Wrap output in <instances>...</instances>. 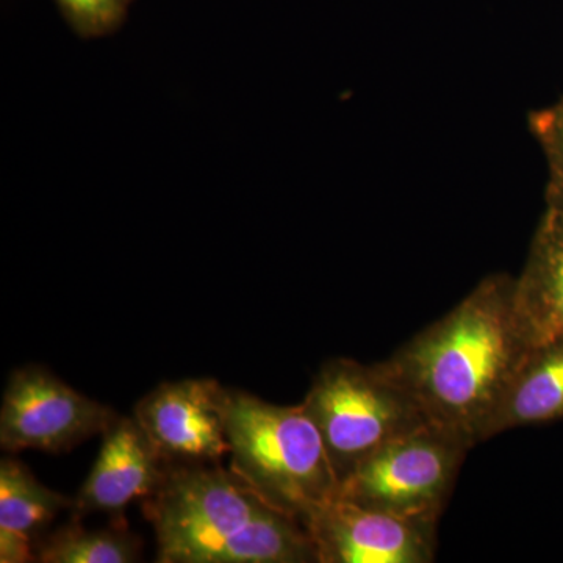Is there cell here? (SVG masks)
<instances>
[{
    "label": "cell",
    "instance_id": "obj_11",
    "mask_svg": "<svg viewBox=\"0 0 563 563\" xmlns=\"http://www.w3.org/2000/svg\"><path fill=\"white\" fill-rule=\"evenodd\" d=\"M515 302L533 343L563 336V210L547 206L515 279Z\"/></svg>",
    "mask_w": 563,
    "mask_h": 563
},
{
    "label": "cell",
    "instance_id": "obj_1",
    "mask_svg": "<svg viewBox=\"0 0 563 563\" xmlns=\"http://www.w3.org/2000/svg\"><path fill=\"white\" fill-rule=\"evenodd\" d=\"M533 344L515 302L514 277L493 274L385 363L429 421L474 446L485 442L488 422Z\"/></svg>",
    "mask_w": 563,
    "mask_h": 563
},
{
    "label": "cell",
    "instance_id": "obj_12",
    "mask_svg": "<svg viewBox=\"0 0 563 563\" xmlns=\"http://www.w3.org/2000/svg\"><path fill=\"white\" fill-rule=\"evenodd\" d=\"M563 420V336L533 344L496 407L485 440L510 429Z\"/></svg>",
    "mask_w": 563,
    "mask_h": 563
},
{
    "label": "cell",
    "instance_id": "obj_7",
    "mask_svg": "<svg viewBox=\"0 0 563 563\" xmlns=\"http://www.w3.org/2000/svg\"><path fill=\"white\" fill-rule=\"evenodd\" d=\"M228 407V388L196 377L158 385L140 399L133 417L166 465H202L231 454Z\"/></svg>",
    "mask_w": 563,
    "mask_h": 563
},
{
    "label": "cell",
    "instance_id": "obj_2",
    "mask_svg": "<svg viewBox=\"0 0 563 563\" xmlns=\"http://www.w3.org/2000/svg\"><path fill=\"white\" fill-rule=\"evenodd\" d=\"M143 512L161 563H318L306 525L218 463L168 465Z\"/></svg>",
    "mask_w": 563,
    "mask_h": 563
},
{
    "label": "cell",
    "instance_id": "obj_5",
    "mask_svg": "<svg viewBox=\"0 0 563 563\" xmlns=\"http://www.w3.org/2000/svg\"><path fill=\"white\" fill-rule=\"evenodd\" d=\"M472 448L461 433L428 422L358 463L340 484L339 496L377 512L437 525Z\"/></svg>",
    "mask_w": 563,
    "mask_h": 563
},
{
    "label": "cell",
    "instance_id": "obj_14",
    "mask_svg": "<svg viewBox=\"0 0 563 563\" xmlns=\"http://www.w3.org/2000/svg\"><path fill=\"white\" fill-rule=\"evenodd\" d=\"M529 129L547 161V206L563 210V96L558 102L533 111Z\"/></svg>",
    "mask_w": 563,
    "mask_h": 563
},
{
    "label": "cell",
    "instance_id": "obj_3",
    "mask_svg": "<svg viewBox=\"0 0 563 563\" xmlns=\"http://www.w3.org/2000/svg\"><path fill=\"white\" fill-rule=\"evenodd\" d=\"M228 439L232 472L274 509L303 525L339 496V476L302 402L277 406L229 390Z\"/></svg>",
    "mask_w": 563,
    "mask_h": 563
},
{
    "label": "cell",
    "instance_id": "obj_10",
    "mask_svg": "<svg viewBox=\"0 0 563 563\" xmlns=\"http://www.w3.org/2000/svg\"><path fill=\"white\" fill-rule=\"evenodd\" d=\"M74 509V499L41 484L16 459L0 462V562H35L47 526L63 510Z\"/></svg>",
    "mask_w": 563,
    "mask_h": 563
},
{
    "label": "cell",
    "instance_id": "obj_4",
    "mask_svg": "<svg viewBox=\"0 0 563 563\" xmlns=\"http://www.w3.org/2000/svg\"><path fill=\"white\" fill-rule=\"evenodd\" d=\"M302 406L321 432L340 484L385 444L431 422L385 362H325Z\"/></svg>",
    "mask_w": 563,
    "mask_h": 563
},
{
    "label": "cell",
    "instance_id": "obj_13",
    "mask_svg": "<svg viewBox=\"0 0 563 563\" xmlns=\"http://www.w3.org/2000/svg\"><path fill=\"white\" fill-rule=\"evenodd\" d=\"M140 555V540L120 525L88 531L79 523H70L44 536L35 562L132 563L139 562Z\"/></svg>",
    "mask_w": 563,
    "mask_h": 563
},
{
    "label": "cell",
    "instance_id": "obj_8",
    "mask_svg": "<svg viewBox=\"0 0 563 563\" xmlns=\"http://www.w3.org/2000/svg\"><path fill=\"white\" fill-rule=\"evenodd\" d=\"M318 563H429L435 525L366 509L336 496L306 521Z\"/></svg>",
    "mask_w": 563,
    "mask_h": 563
},
{
    "label": "cell",
    "instance_id": "obj_15",
    "mask_svg": "<svg viewBox=\"0 0 563 563\" xmlns=\"http://www.w3.org/2000/svg\"><path fill=\"white\" fill-rule=\"evenodd\" d=\"M70 29L85 40L102 38L121 27L133 0H55Z\"/></svg>",
    "mask_w": 563,
    "mask_h": 563
},
{
    "label": "cell",
    "instance_id": "obj_9",
    "mask_svg": "<svg viewBox=\"0 0 563 563\" xmlns=\"http://www.w3.org/2000/svg\"><path fill=\"white\" fill-rule=\"evenodd\" d=\"M168 465L135 417H117L102 433V446L74 498V512L121 515L139 499L150 498L165 479Z\"/></svg>",
    "mask_w": 563,
    "mask_h": 563
},
{
    "label": "cell",
    "instance_id": "obj_6",
    "mask_svg": "<svg viewBox=\"0 0 563 563\" xmlns=\"http://www.w3.org/2000/svg\"><path fill=\"white\" fill-rule=\"evenodd\" d=\"M118 415L40 365L11 373L0 409V446L66 453L103 433Z\"/></svg>",
    "mask_w": 563,
    "mask_h": 563
}]
</instances>
